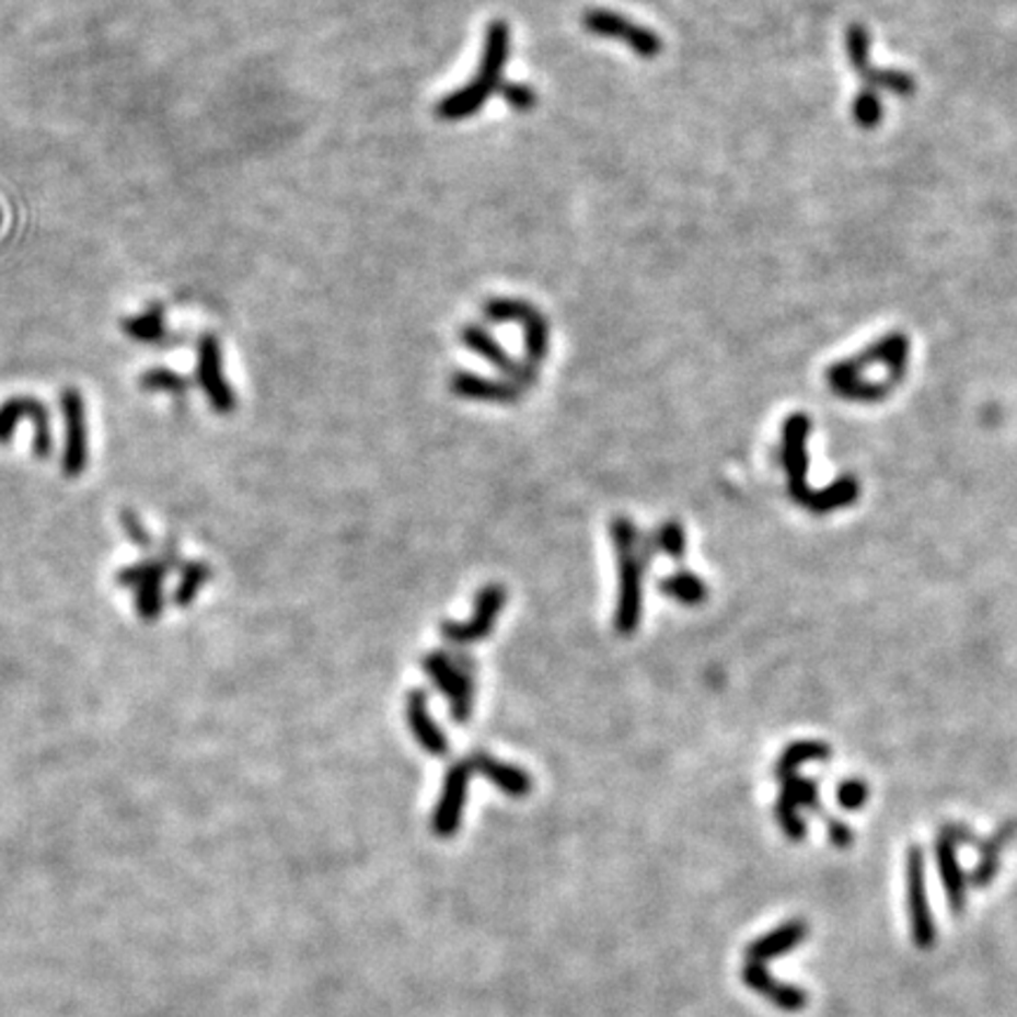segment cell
Wrapping results in <instances>:
<instances>
[{
    "label": "cell",
    "instance_id": "obj_1",
    "mask_svg": "<svg viewBox=\"0 0 1017 1017\" xmlns=\"http://www.w3.org/2000/svg\"><path fill=\"white\" fill-rule=\"evenodd\" d=\"M610 540H613L617 554V605H615V629L622 636H629L640 627L644 617V580L648 563L652 558L655 546L650 535H644L638 525L617 516L610 523Z\"/></svg>",
    "mask_w": 1017,
    "mask_h": 1017
},
{
    "label": "cell",
    "instance_id": "obj_2",
    "mask_svg": "<svg viewBox=\"0 0 1017 1017\" xmlns=\"http://www.w3.org/2000/svg\"><path fill=\"white\" fill-rule=\"evenodd\" d=\"M846 53L851 67L859 78V92L853 102V118L859 128H874L883 118L881 92L893 97H912L916 81L912 73L883 71L871 65V36L863 24H853L846 31Z\"/></svg>",
    "mask_w": 1017,
    "mask_h": 1017
},
{
    "label": "cell",
    "instance_id": "obj_3",
    "mask_svg": "<svg viewBox=\"0 0 1017 1017\" xmlns=\"http://www.w3.org/2000/svg\"><path fill=\"white\" fill-rule=\"evenodd\" d=\"M509 53H511V28L507 22L495 20L488 28H485V43H483V55H481L476 78L438 102L436 106L438 118L464 120L469 116H474L478 108L488 102L499 88H502V71L509 61Z\"/></svg>",
    "mask_w": 1017,
    "mask_h": 1017
},
{
    "label": "cell",
    "instance_id": "obj_4",
    "mask_svg": "<svg viewBox=\"0 0 1017 1017\" xmlns=\"http://www.w3.org/2000/svg\"><path fill=\"white\" fill-rule=\"evenodd\" d=\"M421 669L446 695L450 716L458 724H466L474 712V662H469L464 655L434 650L421 657Z\"/></svg>",
    "mask_w": 1017,
    "mask_h": 1017
},
{
    "label": "cell",
    "instance_id": "obj_5",
    "mask_svg": "<svg viewBox=\"0 0 1017 1017\" xmlns=\"http://www.w3.org/2000/svg\"><path fill=\"white\" fill-rule=\"evenodd\" d=\"M483 316L495 323H513L521 327L528 363L540 366L550 356V321L538 307L516 300V297H493L483 304Z\"/></svg>",
    "mask_w": 1017,
    "mask_h": 1017
},
{
    "label": "cell",
    "instance_id": "obj_6",
    "mask_svg": "<svg viewBox=\"0 0 1017 1017\" xmlns=\"http://www.w3.org/2000/svg\"><path fill=\"white\" fill-rule=\"evenodd\" d=\"M812 429V421L806 413H794L787 417L785 427H782V446H779V462L787 474V493L796 505L806 507L812 495L808 485V436Z\"/></svg>",
    "mask_w": 1017,
    "mask_h": 1017
},
{
    "label": "cell",
    "instance_id": "obj_7",
    "mask_svg": "<svg viewBox=\"0 0 1017 1017\" xmlns=\"http://www.w3.org/2000/svg\"><path fill=\"white\" fill-rule=\"evenodd\" d=\"M582 26L593 36H601V38L617 41L622 45H627V48L634 55H638L640 59H655L657 55L664 50L662 38L657 36L652 28H648L644 24H636L629 18H622V14H617V12L601 10V8L589 10V12H585V18H582Z\"/></svg>",
    "mask_w": 1017,
    "mask_h": 1017
},
{
    "label": "cell",
    "instance_id": "obj_8",
    "mask_svg": "<svg viewBox=\"0 0 1017 1017\" xmlns=\"http://www.w3.org/2000/svg\"><path fill=\"white\" fill-rule=\"evenodd\" d=\"M904 879L914 945L918 949H931L935 945V923L926 888V853H923L921 846H910V851H906Z\"/></svg>",
    "mask_w": 1017,
    "mask_h": 1017
},
{
    "label": "cell",
    "instance_id": "obj_9",
    "mask_svg": "<svg viewBox=\"0 0 1017 1017\" xmlns=\"http://www.w3.org/2000/svg\"><path fill=\"white\" fill-rule=\"evenodd\" d=\"M507 603V589L502 585H485L476 593L474 615L464 622L446 620L441 624V636L450 646H474L481 644L485 636H490L495 622Z\"/></svg>",
    "mask_w": 1017,
    "mask_h": 1017
},
{
    "label": "cell",
    "instance_id": "obj_10",
    "mask_svg": "<svg viewBox=\"0 0 1017 1017\" xmlns=\"http://www.w3.org/2000/svg\"><path fill=\"white\" fill-rule=\"evenodd\" d=\"M474 771L469 761H455L448 768L446 779H443V791L441 799L436 804L434 818H431V829L436 836L450 839L458 834L462 816H464V804H466V791H469V782H472Z\"/></svg>",
    "mask_w": 1017,
    "mask_h": 1017
},
{
    "label": "cell",
    "instance_id": "obj_11",
    "mask_svg": "<svg viewBox=\"0 0 1017 1017\" xmlns=\"http://www.w3.org/2000/svg\"><path fill=\"white\" fill-rule=\"evenodd\" d=\"M462 342H464L466 349H472L474 354L483 356L485 361H488L490 366H495L499 372H502L505 380L519 384L521 389L535 386L538 366L528 363V361H516V358H511L502 347H499V344L493 339V335L488 331H485V327L466 325L462 331Z\"/></svg>",
    "mask_w": 1017,
    "mask_h": 1017
},
{
    "label": "cell",
    "instance_id": "obj_12",
    "mask_svg": "<svg viewBox=\"0 0 1017 1017\" xmlns=\"http://www.w3.org/2000/svg\"><path fill=\"white\" fill-rule=\"evenodd\" d=\"M198 378L210 403L219 413H229L233 405H236L233 391L224 378L222 349H219V342L215 335H203L198 344Z\"/></svg>",
    "mask_w": 1017,
    "mask_h": 1017
},
{
    "label": "cell",
    "instance_id": "obj_13",
    "mask_svg": "<svg viewBox=\"0 0 1017 1017\" xmlns=\"http://www.w3.org/2000/svg\"><path fill=\"white\" fill-rule=\"evenodd\" d=\"M450 391L460 398L478 401V403H495V405H511L521 401V386L513 384L505 378H483L476 372H458L452 374Z\"/></svg>",
    "mask_w": 1017,
    "mask_h": 1017
},
{
    "label": "cell",
    "instance_id": "obj_14",
    "mask_svg": "<svg viewBox=\"0 0 1017 1017\" xmlns=\"http://www.w3.org/2000/svg\"><path fill=\"white\" fill-rule=\"evenodd\" d=\"M405 721H408V728L413 732V738L417 744L427 751L429 756L441 759L448 754V738L441 730L431 714H429V702L425 691H411L408 702H405Z\"/></svg>",
    "mask_w": 1017,
    "mask_h": 1017
},
{
    "label": "cell",
    "instance_id": "obj_15",
    "mask_svg": "<svg viewBox=\"0 0 1017 1017\" xmlns=\"http://www.w3.org/2000/svg\"><path fill=\"white\" fill-rule=\"evenodd\" d=\"M466 761L472 765L474 775H483L485 779L493 782V785L502 794H507L509 799H525L530 789H533V779H530V775L523 768L507 761H499L493 754H488V751H476V754L469 756Z\"/></svg>",
    "mask_w": 1017,
    "mask_h": 1017
},
{
    "label": "cell",
    "instance_id": "obj_16",
    "mask_svg": "<svg viewBox=\"0 0 1017 1017\" xmlns=\"http://www.w3.org/2000/svg\"><path fill=\"white\" fill-rule=\"evenodd\" d=\"M742 980H744V984L749 990L759 992L761 996L768 998L773 1006H777L782 1010L796 1013V1010H804L806 1004H808V994L801 987H794V984H785V982L775 980L768 973L765 963L747 961L744 968H742Z\"/></svg>",
    "mask_w": 1017,
    "mask_h": 1017
},
{
    "label": "cell",
    "instance_id": "obj_17",
    "mask_svg": "<svg viewBox=\"0 0 1017 1017\" xmlns=\"http://www.w3.org/2000/svg\"><path fill=\"white\" fill-rule=\"evenodd\" d=\"M806 935H808L806 921L794 918V921L782 923L779 928L765 933L763 937H759V940H754L747 947V961L768 963L782 957V954L799 947L806 940Z\"/></svg>",
    "mask_w": 1017,
    "mask_h": 1017
},
{
    "label": "cell",
    "instance_id": "obj_18",
    "mask_svg": "<svg viewBox=\"0 0 1017 1017\" xmlns=\"http://www.w3.org/2000/svg\"><path fill=\"white\" fill-rule=\"evenodd\" d=\"M935 863H937V874H940L945 893L949 900V910L954 914H963L966 910V890H968V879L959 865L957 857V846L949 843L945 836L937 834L935 841Z\"/></svg>",
    "mask_w": 1017,
    "mask_h": 1017
},
{
    "label": "cell",
    "instance_id": "obj_19",
    "mask_svg": "<svg viewBox=\"0 0 1017 1017\" xmlns=\"http://www.w3.org/2000/svg\"><path fill=\"white\" fill-rule=\"evenodd\" d=\"M1017 836V822L1001 824L996 832L978 843L980 859L975 869L970 871V883L975 888H990L1001 869V853L1006 851L1008 843Z\"/></svg>",
    "mask_w": 1017,
    "mask_h": 1017
},
{
    "label": "cell",
    "instance_id": "obj_20",
    "mask_svg": "<svg viewBox=\"0 0 1017 1017\" xmlns=\"http://www.w3.org/2000/svg\"><path fill=\"white\" fill-rule=\"evenodd\" d=\"M859 497V481L855 476H841L834 483L824 485L822 490H812L806 509L812 513H832L836 509L851 507Z\"/></svg>",
    "mask_w": 1017,
    "mask_h": 1017
},
{
    "label": "cell",
    "instance_id": "obj_21",
    "mask_svg": "<svg viewBox=\"0 0 1017 1017\" xmlns=\"http://www.w3.org/2000/svg\"><path fill=\"white\" fill-rule=\"evenodd\" d=\"M832 759V749H829L820 740H801L789 744L785 751H782L777 763H775V777L782 782L787 777H794L796 771L801 768L804 763L812 761H829Z\"/></svg>",
    "mask_w": 1017,
    "mask_h": 1017
},
{
    "label": "cell",
    "instance_id": "obj_22",
    "mask_svg": "<svg viewBox=\"0 0 1017 1017\" xmlns=\"http://www.w3.org/2000/svg\"><path fill=\"white\" fill-rule=\"evenodd\" d=\"M657 587H660V591L667 599L687 605V608H697L709 597L707 585H704L702 577L695 573H687V570H679L674 575L664 577V580Z\"/></svg>",
    "mask_w": 1017,
    "mask_h": 1017
},
{
    "label": "cell",
    "instance_id": "obj_23",
    "mask_svg": "<svg viewBox=\"0 0 1017 1017\" xmlns=\"http://www.w3.org/2000/svg\"><path fill=\"white\" fill-rule=\"evenodd\" d=\"M123 331L125 335H130L132 339L145 342V344H159L167 339L163 307H149L147 311H142V314L128 316L123 321Z\"/></svg>",
    "mask_w": 1017,
    "mask_h": 1017
},
{
    "label": "cell",
    "instance_id": "obj_24",
    "mask_svg": "<svg viewBox=\"0 0 1017 1017\" xmlns=\"http://www.w3.org/2000/svg\"><path fill=\"white\" fill-rule=\"evenodd\" d=\"M779 796L796 808H808L812 812H820V794H818L816 779L799 777V775L782 779Z\"/></svg>",
    "mask_w": 1017,
    "mask_h": 1017
},
{
    "label": "cell",
    "instance_id": "obj_25",
    "mask_svg": "<svg viewBox=\"0 0 1017 1017\" xmlns=\"http://www.w3.org/2000/svg\"><path fill=\"white\" fill-rule=\"evenodd\" d=\"M650 540H652L655 552H660L674 560H681L685 556V530L679 521H667L662 525H657Z\"/></svg>",
    "mask_w": 1017,
    "mask_h": 1017
},
{
    "label": "cell",
    "instance_id": "obj_26",
    "mask_svg": "<svg viewBox=\"0 0 1017 1017\" xmlns=\"http://www.w3.org/2000/svg\"><path fill=\"white\" fill-rule=\"evenodd\" d=\"M775 818H777L782 832H785L787 839H791V841H804L806 839V822L799 816V808L782 799V796L775 804Z\"/></svg>",
    "mask_w": 1017,
    "mask_h": 1017
},
{
    "label": "cell",
    "instance_id": "obj_27",
    "mask_svg": "<svg viewBox=\"0 0 1017 1017\" xmlns=\"http://www.w3.org/2000/svg\"><path fill=\"white\" fill-rule=\"evenodd\" d=\"M869 801V787L865 785L863 779H857V777H851V779H843L839 789H836V804L843 808V810H859L865 804Z\"/></svg>",
    "mask_w": 1017,
    "mask_h": 1017
},
{
    "label": "cell",
    "instance_id": "obj_28",
    "mask_svg": "<svg viewBox=\"0 0 1017 1017\" xmlns=\"http://www.w3.org/2000/svg\"><path fill=\"white\" fill-rule=\"evenodd\" d=\"M499 90H502L505 100L516 108V112H528V108H533L538 102L535 90L523 83H502Z\"/></svg>",
    "mask_w": 1017,
    "mask_h": 1017
},
{
    "label": "cell",
    "instance_id": "obj_29",
    "mask_svg": "<svg viewBox=\"0 0 1017 1017\" xmlns=\"http://www.w3.org/2000/svg\"><path fill=\"white\" fill-rule=\"evenodd\" d=\"M142 386L145 389H170V391H182L186 386V380L180 378V374L170 372V370H149L142 374Z\"/></svg>",
    "mask_w": 1017,
    "mask_h": 1017
},
{
    "label": "cell",
    "instance_id": "obj_30",
    "mask_svg": "<svg viewBox=\"0 0 1017 1017\" xmlns=\"http://www.w3.org/2000/svg\"><path fill=\"white\" fill-rule=\"evenodd\" d=\"M940 836H945L949 843H954V846H978L980 843V839L973 834V829L966 824H957V822L945 824L940 829Z\"/></svg>",
    "mask_w": 1017,
    "mask_h": 1017
},
{
    "label": "cell",
    "instance_id": "obj_31",
    "mask_svg": "<svg viewBox=\"0 0 1017 1017\" xmlns=\"http://www.w3.org/2000/svg\"><path fill=\"white\" fill-rule=\"evenodd\" d=\"M827 836H829V841H832L839 851L851 848V846H853V841H855L853 829H851L846 822H841V820H836V818L827 820Z\"/></svg>",
    "mask_w": 1017,
    "mask_h": 1017
}]
</instances>
